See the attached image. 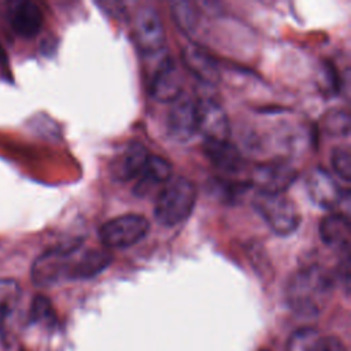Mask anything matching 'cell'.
<instances>
[{
	"instance_id": "obj_1",
	"label": "cell",
	"mask_w": 351,
	"mask_h": 351,
	"mask_svg": "<svg viewBox=\"0 0 351 351\" xmlns=\"http://www.w3.org/2000/svg\"><path fill=\"white\" fill-rule=\"evenodd\" d=\"M333 287V276L325 267L310 265L291 274L285 284V302L298 315L317 317L326 308Z\"/></svg>"
},
{
	"instance_id": "obj_2",
	"label": "cell",
	"mask_w": 351,
	"mask_h": 351,
	"mask_svg": "<svg viewBox=\"0 0 351 351\" xmlns=\"http://www.w3.org/2000/svg\"><path fill=\"white\" fill-rule=\"evenodd\" d=\"M196 203V186L186 177L170 178L159 192L154 215L156 222L165 226H174L191 215Z\"/></svg>"
},
{
	"instance_id": "obj_3",
	"label": "cell",
	"mask_w": 351,
	"mask_h": 351,
	"mask_svg": "<svg viewBox=\"0 0 351 351\" xmlns=\"http://www.w3.org/2000/svg\"><path fill=\"white\" fill-rule=\"evenodd\" d=\"M252 204L269 228L278 236H289L298 230L300 215L296 204L285 193L256 192Z\"/></svg>"
},
{
	"instance_id": "obj_4",
	"label": "cell",
	"mask_w": 351,
	"mask_h": 351,
	"mask_svg": "<svg viewBox=\"0 0 351 351\" xmlns=\"http://www.w3.org/2000/svg\"><path fill=\"white\" fill-rule=\"evenodd\" d=\"M82 241L74 240L41 254L32 266V280L37 287H51L69 280L73 255L81 250Z\"/></svg>"
},
{
	"instance_id": "obj_5",
	"label": "cell",
	"mask_w": 351,
	"mask_h": 351,
	"mask_svg": "<svg viewBox=\"0 0 351 351\" xmlns=\"http://www.w3.org/2000/svg\"><path fill=\"white\" fill-rule=\"evenodd\" d=\"M149 230V222L140 214H123L101 225L99 237L108 248H128L143 240Z\"/></svg>"
},
{
	"instance_id": "obj_6",
	"label": "cell",
	"mask_w": 351,
	"mask_h": 351,
	"mask_svg": "<svg viewBox=\"0 0 351 351\" xmlns=\"http://www.w3.org/2000/svg\"><path fill=\"white\" fill-rule=\"evenodd\" d=\"M133 38L137 48L147 55L156 53L165 45L166 34L158 10L151 4L141 5L133 19Z\"/></svg>"
},
{
	"instance_id": "obj_7",
	"label": "cell",
	"mask_w": 351,
	"mask_h": 351,
	"mask_svg": "<svg viewBox=\"0 0 351 351\" xmlns=\"http://www.w3.org/2000/svg\"><path fill=\"white\" fill-rule=\"evenodd\" d=\"M166 125L171 140L177 143L191 140L197 132L196 100L182 92L176 100L171 101Z\"/></svg>"
},
{
	"instance_id": "obj_8",
	"label": "cell",
	"mask_w": 351,
	"mask_h": 351,
	"mask_svg": "<svg viewBox=\"0 0 351 351\" xmlns=\"http://www.w3.org/2000/svg\"><path fill=\"white\" fill-rule=\"evenodd\" d=\"M197 132L206 140H228L230 133L229 118L219 103L211 97L196 99Z\"/></svg>"
},
{
	"instance_id": "obj_9",
	"label": "cell",
	"mask_w": 351,
	"mask_h": 351,
	"mask_svg": "<svg viewBox=\"0 0 351 351\" xmlns=\"http://www.w3.org/2000/svg\"><path fill=\"white\" fill-rule=\"evenodd\" d=\"M296 177L298 171L291 165L284 162H273L259 165L254 170L252 184L256 185L259 192L284 193Z\"/></svg>"
},
{
	"instance_id": "obj_10",
	"label": "cell",
	"mask_w": 351,
	"mask_h": 351,
	"mask_svg": "<svg viewBox=\"0 0 351 351\" xmlns=\"http://www.w3.org/2000/svg\"><path fill=\"white\" fill-rule=\"evenodd\" d=\"M151 96L158 101H173L182 93V78L177 63L167 58L160 62L154 73L151 86Z\"/></svg>"
},
{
	"instance_id": "obj_11",
	"label": "cell",
	"mask_w": 351,
	"mask_h": 351,
	"mask_svg": "<svg viewBox=\"0 0 351 351\" xmlns=\"http://www.w3.org/2000/svg\"><path fill=\"white\" fill-rule=\"evenodd\" d=\"M307 192L310 199L325 210H333L341 203L343 191L332 176L322 167H315L310 171L307 181Z\"/></svg>"
},
{
	"instance_id": "obj_12",
	"label": "cell",
	"mask_w": 351,
	"mask_h": 351,
	"mask_svg": "<svg viewBox=\"0 0 351 351\" xmlns=\"http://www.w3.org/2000/svg\"><path fill=\"white\" fill-rule=\"evenodd\" d=\"M185 67L203 84L217 85L221 81V71L217 60L197 44L189 43L182 48Z\"/></svg>"
},
{
	"instance_id": "obj_13",
	"label": "cell",
	"mask_w": 351,
	"mask_h": 351,
	"mask_svg": "<svg viewBox=\"0 0 351 351\" xmlns=\"http://www.w3.org/2000/svg\"><path fill=\"white\" fill-rule=\"evenodd\" d=\"M149 156L148 149L138 141L129 143L125 149L111 162V176L118 181H128L136 178L143 170Z\"/></svg>"
},
{
	"instance_id": "obj_14",
	"label": "cell",
	"mask_w": 351,
	"mask_h": 351,
	"mask_svg": "<svg viewBox=\"0 0 351 351\" xmlns=\"http://www.w3.org/2000/svg\"><path fill=\"white\" fill-rule=\"evenodd\" d=\"M111 262L112 254L107 250L90 248L85 252H80L78 250L71 258L69 280L93 278L106 270Z\"/></svg>"
},
{
	"instance_id": "obj_15",
	"label": "cell",
	"mask_w": 351,
	"mask_h": 351,
	"mask_svg": "<svg viewBox=\"0 0 351 351\" xmlns=\"http://www.w3.org/2000/svg\"><path fill=\"white\" fill-rule=\"evenodd\" d=\"M133 193L138 197L149 195L156 186L165 185L171 178V165L165 158L149 155L143 170L136 177Z\"/></svg>"
},
{
	"instance_id": "obj_16",
	"label": "cell",
	"mask_w": 351,
	"mask_h": 351,
	"mask_svg": "<svg viewBox=\"0 0 351 351\" xmlns=\"http://www.w3.org/2000/svg\"><path fill=\"white\" fill-rule=\"evenodd\" d=\"M44 16L40 7L29 0L15 1L10 8V23L22 37H33L43 27Z\"/></svg>"
},
{
	"instance_id": "obj_17",
	"label": "cell",
	"mask_w": 351,
	"mask_h": 351,
	"mask_svg": "<svg viewBox=\"0 0 351 351\" xmlns=\"http://www.w3.org/2000/svg\"><path fill=\"white\" fill-rule=\"evenodd\" d=\"M319 236L328 247L340 254L350 252V221L343 214H329L322 218L319 223Z\"/></svg>"
},
{
	"instance_id": "obj_18",
	"label": "cell",
	"mask_w": 351,
	"mask_h": 351,
	"mask_svg": "<svg viewBox=\"0 0 351 351\" xmlns=\"http://www.w3.org/2000/svg\"><path fill=\"white\" fill-rule=\"evenodd\" d=\"M203 149L207 159L223 173H237L243 167V156L229 140H204Z\"/></svg>"
},
{
	"instance_id": "obj_19",
	"label": "cell",
	"mask_w": 351,
	"mask_h": 351,
	"mask_svg": "<svg viewBox=\"0 0 351 351\" xmlns=\"http://www.w3.org/2000/svg\"><path fill=\"white\" fill-rule=\"evenodd\" d=\"M324 340L325 336L317 329L302 328L289 336L285 351H322Z\"/></svg>"
},
{
	"instance_id": "obj_20",
	"label": "cell",
	"mask_w": 351,
	"mask_h": 351,
	"mask_svg": "<svg viewBox=\"0 0 351 351\" xmlns=\"http://www.w3.org/2000/svg\"><path fill=\"white\" fill-rule=\"evenodd\" d=\"M21 300V288L16 281L0 278V322L8 319Z\"/></svg>"
},
{
	"instance_id": "obj_21",
	"label": "cell",
	"mask_w": 351,
	"mask_h": 351,
	"mask_svg": "<svg viewBox=\"0 0 351 351\" xmlns=\"http://www.w3.org/2000/svg\"><path fill=\"white\" fill-rule=\"evenodd\" d=\"M171 15L176 23L184 32H192L197 22V14L192 3L189 1H173L170 4Z\"/></svg>"
},
{
	"instance_id": "obj_22",
	"label": "cell",
	"mask_w": 351,
	"mask_h": 351,
	"mask_svg": "<svg viewBox=\"0 0 351 351\" xmlns=\"http://www.w3.org/2000/svg\"><path fill=\"white\" fill-rule=\"evenodd\" d=\"M30 318L34 324L44 326H52L56 322L53 307L45 296L38 295L34 298L30 308Z\"/></svg>"
},
{
	"instance_id": "obj_23",
	"label": "cell",
	"mask_w": 351,
	"mask_h": 351,
	"mask_svg": "<svg viewBox=\"0 0 351 351\" xmlns=\"http://www.w3.org/2000/svg\"><path fill=\"white\" fill-rule=\"evenodd\" d=\"M325 129L332 136L346 137L350 133V115L347 111L335 110L326 115Z\"/></svg>"
},
{
	"instance_id": "obj_24",
	"label": "cell",
	"mask_w": 351,
	"mask_h": 351,
	"mask_svg": "<svg viewBox=\"0 0 351 351\" xmlns=\"http://www.w3.org/2000/svg\"><path fill=\"white\" fill-rule=\"evenodd\" d=\"M332 167L344 181L351 180V154L347 148L337 147L332 151Z\"/></svg>"
},
{
	"instance_id": "obj_25",
	"label": "cell",
	"mask_w": 351,
	"mask_h": 351,
	"mask_svg": "<svg viewBox=\"0 0 351 351\" xmlns=\"http://www.w3.org/2000/svg\"><path fill=\"white\" fill-rule=\"evenodd\" d=\"M322 351H347L343 343L335 336H325Z\"/></svg>"
},
{
	"instance_id": "obj_26",
	"label": "cell",
	"mask_w": 351,
	"mask_h": 351,
	"mask_svg": "<svg viewBox=\"0 0 351 351\" xmlns=\"http://www.w3.org/2000/svg\"><path fill=\"white\" fill-rule=\"evenodd\" d=\"M261 351H269V350H261Z\"/></svg>"
}]
</instances>
